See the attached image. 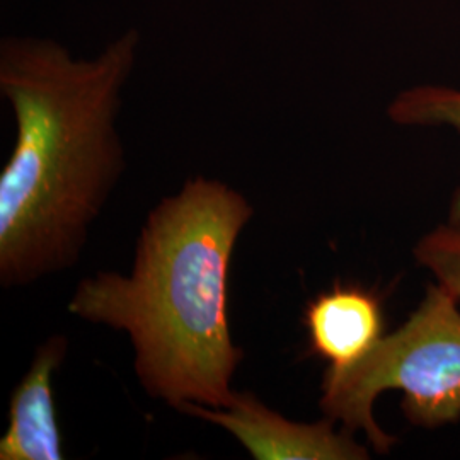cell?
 Wrapping results in <instances>:
<instances>
[{"mask_svg": "<svg viewBox=\"0 0 460 460\" xmlns=\"http://www.w3.org/2000/svg\"><path fill=\"white\" fill-rule=\"evenodd\" d=\"M138 43L132 30L85 60L51 40L2 41L0 93L16 119L0 172L2 288L28 287L81 261L125 171L116 118Z\"/></svg>", "mask_w": 460, "mask_h": 460, "instance_id": "cell-1", "label": "cell"}, {"mask_svg": "<svg viewBox=\"0 0 460 460\" xmlns=\"http://www.w3.org/2000/svg\"><path fill=\"white\" fill-rule=\"evenodd\" d=\"M254 215L247 198L197 176L148 212L132 271L81 279L68 313L127 332L142 389L180 410L227 408L244 358L230 332V264Z\"/></svg>", "mask_w": 460, "mask_h": 460, "instance_id": "cell-2", "label": "cell"}, {"mask_svg": "<svg viewBox=\"0 0 460 460\" xmlns=\"http://www.w3.org/2000/svg\"><path fill=\"white\" fill-rule=\"evenodd\" d=\"M385 391L402 393L401 410L414 427L435 429L459 421L460 300L444 287L429 285L408 321L363 360L341 370L326 368L319 408L348 431H362L385 456L397 444L374 416Z\"/></svg>", "mask_w": 460, "mask_h": 460, "instance_id": "cell-3", "label": "cell"}, {"mask_svg": "<svg viewBox=\"0 0 460 460\" xmlns=\"http://www.w3.org/2000/svg\"><path fill=\"white\" fill-rule=\"evenodd\" d=\"M178 411L227 429L256 460H367L368 448L332 420L296 423L273 411L252 393H237L227 408L184 402Z\"/></svg>", "mask_w": 460, "mask_h": 460, "instance_id": "cell-4", "label": "cell"}, {"mask_svg": "<svg viewBox=\"0 0 460 460\" xmlns=\"http://www.w3.org/2000/svg\"><path fill=\"white\" fill-rule=\"evenodd\" d=\"M302 323L309 351L334 370L360 362L385 336L384 304L377 292L340 281L307 302Z\"/></svg>", "mask_w": 460, "mask_h": 460, "instance_id": "cell-5", "label": "cell"}, {"mask_svg": "<svg viewBox=\"0 0 460 460\" xmlns=\"http://www.w3.org/2000/svg\"><path fill=\"white\" fill-rule=\"evenodd\" d=\"M68 340L53 334L38 346L33 362L9 402V427L0 438V460H62L64 438L57 421L53 376L64 363Z\"/></svg>", "mask_w": 460, "mask_h": 460, "instance_id": "cell-6", "label": "cell"}, {"mask_svg": "<svg viewBox=\"0 0 460 460\" xmlns=\"http://www.w3.org/2000/svg\"><path fill=\"white\" fill-rule=\"evenodd\" d=\"M387 116L401 127H450L460 133V91L447 85H414L393 99ZM448 220H460V186Z\"/></svg>", "mask_w": 460, "mask_h": 460, "instance_id": "cell-7", "label": "cell"}, {"mask_svg": "<svg viewBox=\"0 0 460 460\" xmlns=\"http://www.w3.org/2000/svg\"><path fill=\"white\" fill-rule=\"evenodd\" d=\"M416 264L425 268L435 279L460 300V220H447L429 230L412 249Z\"/></svg>", "mask_w": 460, "mask_h": 460, "instance_id": "cell-8", "label": "cell"}]
</instances>
